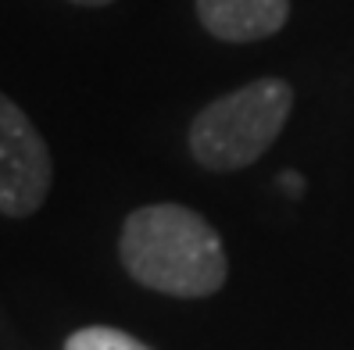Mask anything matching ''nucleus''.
Here are the masks:
<instances>
[{"instance_id":"obj_3","label":"nucleus","mask_w":354,"mask_h":350,"mask_svg":"<svg viewBox=\"0 0 354 350\" xmlns=\"http://www.w3.org/2000/svg\"><path fill=\"white\" fill-rule=\"evenodd\" d=\"M54 182V161L29 115L0 93V215L29 218Z\"/></svg>"},{"instance_id":"obj_7","label":"nucleus","mask_w":354,"mask_h":350,"mask_svg":"<svg viewBox=\"0 0 354 350\" xmlns=\"http://www.w3.org/2000/svg\"><path fill=\"white\" fill-rule=\"evenodd\" d=\"M72 4H82V8H108L115 0H72Z\"/></svg>"},{"instance_id":"obj_4","label":"nucleus","mask_w":354,"mask_h":350,"mask_svg":"<svg viewBox=\"0 0 354 350\" xmlns=\"http://www.w3.org/2000/svg\"><path fill=\"white\" fill-rule=\"evenodd\" d=\"M197 18L222 43H254L290 22V0H197Z\"/></svg>"},{"instance_id":"obj_1","label":"nucleus","mask_w":354,"mask_h":350,"mask_svg":"<svg viewBox=\"0 0 354 350\" xmlns=\"http://www.w3.org/2000/svg\"><path fill=\"white\" fill-rule=\"evenodd\" d=\"M118 254L140 286L169 297H212L229 275L215 225L183 204L136 208L122 225Z\"/></svg>"},{"instance_id":"obj_6","label":"nucleus","mask_w":354,"mask_h":350,"mask_svg":"<svg viewBox=\"0 0 354 350\" xmlns=\"http://www.w3.org/2000/svg\"><path fill=\"white\" fill-rule=\"evenodd\" d=\"M279 186H283L286 193H294V197H297V193L304 190V179H301L297 172H283V175H279Z\"/></svg>"},{"instance_id":"obj_2","label":"nucleus","mask_w":354,"mask_h":350,"mask_svg":"<svg viewBox=\"0 0 354 350\" xmlns=\"http://www.w3.org/2000/svg\"><path fill=\"white\" fill-rule=\"evenodd\" d=\"M290 111H294V90L286 79H254L197 111L186 136L190 154L207 172L247 168L279 139Z\"/></svg>"},{"instance_id":"obj_5","label":"nucleus","mask_w":354,"mask_h":350,"mask_svg":"<svg viewBox=\"0 0 354 350\" xmlns=\"http://www.w3.org/2000/svg\"><path fill=\"white\" fill-rule=\"evenodd\" d=\"M65 350H151L147 343H140L136 336L122 333V329L111 325H86L79 333L68 336Z\"/></svg>"}]
</instances>
